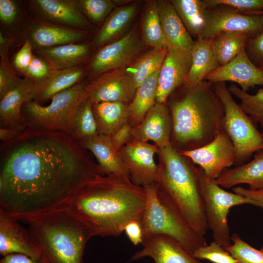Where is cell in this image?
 <instances>
[{
  "mask_svg": "<svg viewBox=\"0 0 263 263\" xmlns=\"http://www.w3.org/2000/svg\"><path fill=\"white\" fill-rule=\"evenodd\" d=\"M83 11L95 22H100L116 7L115 0H82L78 2Z\"/></svg>",
  "mask_w": 263,
  "mask_h": 263,
  "instance_id": "40",
  "label": "cell"
},
{
  "mask_svg": "<svg viewBox=\"0 0 263 263\" xmlns=\"http://www.w3.org/2000/svg\"><path fill=\"white\" fill-rule=\"evenodd\" d=\"M205 80L212 84L233 82L247 92L256 86H263V70L251 61L244 50L231 61L208 74Z\"/></svg>",
  "mask_w": 263,
  "mask_h": 263,
  "instance_id": "16",
  "label": "cell"
},
{
  "mask_svg": "<svg viewBox=\"0 0 263 263\" xmlns=\"http://www.w3.org/2000/svg\"><path fill=\"white\" fill-rule=\"evenodd\" d=\"M41 263H82L86 244L93 237L88 228L65 207L26 222Z\"/></svg>",
  "mask_w": 263,
  "mask_h": 263,
  "instance_id": "5",
  "label": "cell"
},
{
  "mask_svg": "<svg viewBox=\"0 0 263 263\" xmlns=\"http://www.w3.org/2000/svg\"><path fill=\"white\" fill-rule=\"evenodd\" d=\"M136 87L125 69L102 74L86 85L88 98L92 103L122 102L130 103Z\"/></svg>",
  "mask_w": 263,
  "mask_h": 263,
  "instance_id": "14",
  "label": "cell"
},
{
  "mask_svg": "<svg viewBox=\"0 0 263 263\" xmlns=\"http://www.w3.org/2000/svg\"><path fill=\"white\" fill-rule=\"evenodd\" d=\"M0 263H41L39 261L21 254H11L3 256Z\"/></svg>",
  "mask_w": 263,
  "mask_h": 263,
  "instance_id": "50",
  "label": "cell"
},
{
  "mask_svg": "<svg viewBox=\"0 0 263 263\" xmlns=\"http://www.w3.org/2000/svg\"><path fill=\"white\" fill-rule=\"evenodd\" d=\"M124 231L134 245L142 244L144 234L140 220H133L128 223L126 225Z\"/></svg>",
  "mask_w": 263,
  "mask_h": 263,
  "instance_id": "47",
  "label": "cell"
},
{
  "mask_svg": "<svg viewBox=\"0 0 263 263\" xmlns=\"http://www.w3.org/2000/svg\"><path fill=\"white\" fill-rule=\"evenodd\" d=\"M143 248L132 256L135 260L151 258L155 263H203L195 258L174 239L164 235H155L143 240Z\"/></svg>",
  "mask_w": 263,
  "mask_h": 263,
  "instance_id": "20",
  "label": "cell"
},
{
  "mask_svg": "<svg viewBox=\"0 0 263 263\" xmlns=\"http://www.w3.org/2000/svg\"><path fill=\"white\" fill-rule=\"evenodd\" d=\"M84 73L83 68L79 66L53 70L43 82L38 84L33 100L39 103L51 99L56 94L79 83Z\"/></svg>",
  "mask_w": 263,
  "mask_h": 263,
  "instance_id": "28",
  "label": "cell"
},
{
  "mask_svg": "<svg viewBox=\"0 0 263 263\" xmlns=\"http://www.w3.org/2000/svg\"><path fill=\"white\" fill-rule=\"evenodd\" d=\"M261 133H262V135L263 137V131L261 132Z\"/></svg>",
  "mask_w": 263,
  "mask_h": 263,
  "instance_id": "53",
  "label": "cell"
},
{
  "mask_svg": "<svg viewBox=\"0 0 263 263\" xmlns=\"http://www.w3.org/2000/svg\"><path fill=\"white\" fill-rule=\"evenodd\" d=\"M92 108L99 134L110 136L129 121V103L102 102Z\"/></svg>",
  "mask_w": 263,
  "mask_h": 263,
  "instance_id": "26",
  "label": "cell"
},
{
  "mask_svg": "<svg viewBox=\"0 0 263 263\" xmlns=\"http://www.w3.org/2000/svg\"><path fill=\"white\" fill-rule=\"evenodd\" d=\"M144 188L146 204L140 220L144 240L155 235H166L177 241L192 256L197 249L207 244L205 237L194 230L157 183Z\"/></svg>",
  "mask_w": 263,
  "mask_h": 263,
  "instance_id": "6",
  "label": "cell"
},
{
  "mask_svg": "<svg viewBox=\"0 0 263 263\" xmlns=\"http://www.w3.org/2000/svg\"><path fill=\"white\" fill-rule=\"evenodd\" d=\"M143 48V43L136 29H132L123 37L98 51L90 63L91 75L96 77L109 71L126 68Z\"/></svg>",
  "mask_w": 263,
  "mask_h": 263,
  "instance_id": "10",
  "label": "cell"
},
{
  "mask_svg": "<svg viewBox=\"0 0 263 263\" xmlns=\"http://www.w3.org/2000/svg\"><path fill=\"white\" fill-rule=\"evenodd\" d=\"M158 154L159 188L172 200L194 230L205 237L208 228L198 167L171 145L158 148Z\"/></svg>",
  "mask_w": 263,
  "mask_h": 263,
  "instance_id": "4",
  "label": "cell"
},
{
  "mask_svg": "<svg viewBox=\"0 0 263 263\" xmlns=\"http://www.w3.org/2000/svg\"><path fill=\"white\" fill-rule=\"evenodd\" d=\"M78 141L84 149L94 155L103 174H115L130 178L119 151L113 145L109 136L98 133Z\"/></svg>",
  "mask_w": 263,
  "mask_h": 263,
  "instance_id": "22",
  "label": "cell"
},
{
  "mask_svg": "<svg viewBox=\"0 0 263 263\" xmlns=\"http://www.w3.org/2000/svg\"><path fill=\"white\" fill-rule=\"evenodd\" d=\"M180 152L201 168L208 177L214 179L235 162L234 146L223 130L206 145Z\"/></svg>",
  "mask_w": 263,
  "mask_h": 263,
  "instance_id": "12",
  "label": "cell"
},
{
  "mask_svg": "<svg viewBox=\"0 0 263 263\" xmlns=\"http://www.w3.org/2000/svg\"><path fill=\"white\" fill-rule=\"evenodd\" d=\"M17 8L15 2L11 0H0V19L4 23L11 24L15 20Z\"/></svg>",
  "mask_w": 263,
  "mask_h": 263,
  "instance_id": "48",
  "label": "cell"
},
{
  "mask_svg": "<svg viewBox=\"0 0 263 263\" xmlns=\"http://www.w3.org/2000/svg\"><path fill=\"white\" fill-rule=\"evenodd\" d=\"M208 9L206 25L199 36L203 38L212 39L227 32L242 33L249 38L263 28V15H246L225 6Z\"/></svg>",
  "mask_w": 263,
  "mask_h": 263,
  "instance_id": "11",
  "label": "cell"
},
{
  "mask_svg": "<svg viewBox=\"0 0 263 263\" xmlns=\"http://www.w3.org/2000/svg\"><path fill=\"white\" fill-rule=\"evenodd\" d=\"M191 63L190 51L168 49L159 73L156 102L165 104L169 95L185 84Z\"/></svg>",
  "mask_w": 263,
  "mask_h": 263,
  "instance_id": "15",
  "label": "cell"
},
{
  "mask_svg": "<svg viewBox=\"0 0 263 263\" xmlns=\"http://www.w3.org/2000/svg\"><path fill=\"white\" fill-rule=\"evenodd\" d=\"M260 68L263 70V65L261 67H260Z\"/></svg>",
  "mask_w": 263,
  "mask_h": 263,
  "instance_id": "54",
  "label": "cell"
},
{
  "mask_svg": "<svg viewBox=\"0 0 263 263\" xmlns=\"http://www.w3.org/2000/svg\"><path fill=\"white\" fill-rule=\"evenodd\" d=\"M141 32L144 41L152 48L166 47L156 0L147 2L142 20Z\"/></svg>",
  "mask_w": 263,
  "mask_h": 263,
  "instance_id": "35",
  "label": "cell"
},
{
  "mask_svg": "<svg viewBox=\"0 0 263 263\" xmlns=\"http://www.w3.org/2000/svg\"><path fill=\"white\" fill-rule=\"evenodd\" d=\"M85 150L66 133L29 128L1 142L0 208L26 222L65 207L83 185L102 174Z\"/></svg>",
  "mask_w": 263,
  "mask_h": 263,
  "instance_id": "1",
  "label": "cell"
},
{
  "mask_svg": "<svg viewBox=\"0 0 263 263\" xmlns=\"http://www.w3.org/2000/svg\"><path fill=\"white\" fill-rule=\"evenodd\" d=\"M168 49L191 51L194 42L169 0H156Z\"/></svg>",
  "mask_w": 263,
  "mask_h": 263,
  "instance_id": "21",
  "label": "cell"
},
{
  "mask_svg": "<svg viewBox=\"0 0 263 263\" xmlns=\"http://www.w3.org/2000/svg\"><path fill=\"white\" fill-rule=\"evenodd\" d=\"M178 15L191 37L196 39L206 25L208 9L201 0H171Z\"/></svg>",
  "mask_w": 263,
  "mask_h": 263,
  "instance_id": "31",
  "label": "cell"
},
{
  "mask_svg": "<svg viewBox=\"0 0 263 263\" xmlns=\"http://www.w3.org/2000/svg\"><path fill=\"white\" fill-rule=\"evenodd\" d=\"M0 208V254H21L39 261V254L28 229Z\"/></svg>",
  "mask_w": 263,
  "mask_h": 263,
  "instance_id": "19",
  "label": "cell"
},
{
  "mask_svg": "<svg viewBox=\"0 0 263 263\" xmlns=\"http://www.w3.org/2000/svg\"><path fill=\"white\" fill-rule=\"evenodd\" d=\"M32 49L30 42L26 40L14 57V66L23 74L29 66L34 57V55L32 53Z\"/></svg>",
  "mask_w": 263,
  "mask_h": 263,
  "instance_id": "45",
  "label": "cell"
},
{
  "mask_svg": "<svg viewBox=\"0 0 263 263\" xmlns=\"http://www.w3.org/2000/svg\"><path fill=\"white\" fill-rule=\"evenodd\" d=\"M41 56L54 70L78 66L88 57L90 47L85 43H71L43 48Z\"/></svg>",
  "mask_w": 263,
  "mask_h": 263,
  "instance_id": "30",
  "label": "cell"
},
{
  "mask_svg": "<svg viewBox=\"0 0 263 263\" xmlns=\"http://www.w3.org/2000/svg\"><path fill=\"white\" fill-rule=\"evenodd\" d=\"M215 181L225 188L245 184L251 189H263V149L256 152L251 161L225 169Z\"/></svg>",
  "mask_w": 263,
  "mask_h": 263,
  "instance_id": "23",
  "label": "cell"
},
{
  "mask_svg": "<svg viewBox=\"0 0 263 263\" xmlns=\"http://www.w3.org/2000/svg\"><path fill=\"white\" fill-rule=\"evenodd\" d=\"M146 204L145 188L130 178L98 174L81 187L65 208L92 236H118L128 223L140 220Z\"/></svg>",
  "mask_w": 263,
  "mask_h": 263,
  "instance_id": "2",
  "label": "cell"
},
{
  "mask_svg": "<svg viewBox=\"0 0 263 263\" xmlns=\"http://www.w3.org/2000/svg\"><path fill=\"white\" fill-rule=\"evenodd\" d=\"M168 50L166 47L152 48L125 68L132 79L136 88L160 69Z\"/></svg>",
  "mask_w": 263,
  "mask_h": 263,
  "instance_id": "33",
  "label": "cell"
},
{
  "mask_svg": "<svg viewBox=\"0 0 263 263\" xmlns=\"http://www.w3.org/2000/svg\"><path fill=\"white\" fill-rule=\"evenodd\" d=\"M160 69L146 79L137 87L135 94L129 103L131 124L137 126L156 103Z\"/></svg>",
  "mask_w": 263,
  "mask_h": 263,
  "instance_id": "32",
  "label": "cell"
},
{
  "mask_svg": "<svg viewBox=\"0 0 263 263\" xmlns=\"http://www.w3.org/2000/svg\"><path fill=\"white\" fill-rule=\"evenodd\" d=\"M0 99L17 86L22 80L10 67L7 58V53L0 54Z\"/></svg>",
  "mask_w": 263,
  "mask_h": 263,
  "instance_id": "42",
  "label": "cell"
},
{
  "mask_svg": "<svg viewBox=\"0 0 263 263\" xmlns=\"http://www.w3.org/2000/svg\"><path fill=\"white\" fill-rule=\"evenodd\" d=\"M193 256L198 260H207L213 263H235L238 261L215 241L197 249Z\"/></svg>",
  "mask_w": 263,
  "mask_h": 263,
  "instance_id": "39",
  "label": "cell"
},
{
  "mask_svg": "<svg viewBox=\"0 0 263 263\" xmlns=\"http://www.w3.org/2000/svg\"><path fill=\"white\" fill-rule=\"evenodd\" d=\"M249 37L239 32H223L212 39L220 66L227 64L245 50Z\"/></svg>",
  "mask_w": 263,
  "mask_h": 263,
  "instance_id": "34",
  "label": "cell"
},
{
  "mask_svg": "<svg viewBox=\"0 0 263 263\" xmlns=\"http://www.w3.org/2000/svg\"><path fill=\"white\" fill-rule=\"evenodd\" d=\"M73 137L78 141L98 133L92 108V103L87 98L77 108L73 119Z\"/></svg>",
  "mask_w": 263,
  "mask_h": 263,
  "instance_id": "36",
  "label": "cell"
},
{
  "mask_svg": "<svg viewBox=\"0 0 263 263\" xmlns=\"http://www.w3.org/2000/svg\"><path fill=\"white\" fill-rule=\"evenodd\" d=\"M233 192L250 199L253 205L263 209V189L253 190L237 186L232 188Z\"/></svg>",
  "mask_w": 263,
  "mask_h": 263,
  "instance_id": "49",
  "label": "cell"
},
{
  "mask_svg": "<svg viewBox=\"0 0 263 263\" xmlns=\"http://www.w3.org/2000/svg\"><path fill=\"white\" fill-rule=\"evenodd\" d=\"M183 86V93L170 105L171 145L179 151L197 149L213 140L223 130L224 115L213 84L204 80L194 87Z\"/></svg>",
  "mask_w": 263,
  "mask_h": 263,
  "instance_id": "3",
  "label": "cell"
},
{
  "mask_svg": "<svg viewBox=\"0 0 263 263\" xmlns=\"http://www.w3.org/2000/svg\"><path fill=\"white\" fill-rule=\"evenodd\" d=\"M190 52V68L184 84L189 88L197 85L220 66L212 39L198 37Z\"/></svg>",
  "mask_w": 263,
  "mask_h": 263,
  "instance_id": "24",
  "label": "cell"
},
{
  "mask_svg": "<svg viewBox=\"0 0 263 263\" xmlns=\"http://www.w3.org/2000/svg\"><path fill=\"white\" fill-rule=\"evenodd\" d=\"M132 129L131 124L127 123L109 136L113 145L117 150L119 151L131 141Z\"/></svg>",
  "mask_w": 263,
  "mask_h": 263,
  "instance_id": "46",
  "label": "cell"
},
{
  "mask_svg": "<svg viewBox=\"0 0 263 263\" xmlns=\"http://www.w3.org/2000/svg\"><path fill=\"white\" fill-rule=\"evenodd\" d=\"M131 181L145 187L156 183L158 166L154 161L156 145L132 139L119 150Z\"/></svg>",
  "mask_w": 263,
  "mask_h": 263,
  "instance_id": "13",
  "label": "cell"
},
{
  "mask_svg": "<svg viewBox=\"0 0 263 263\" xmlns=\"http://www.w3.org/2000/svg\"><path fill=\"white\" fill-rule=\"evenodd\" d=\"M172 123L169 110L156 102L149 110L142 121L132 129V139L151 141L158 148L171 145Z\"/></svg>",
  "mask_w": 263,
  "mask_h": 263,
  "instance_id": "18",
  "label": "cell"
},
{
  "mask_svg": "<svg viewBox=\"0 0 263 263\" xmlns=\"http://www.w3.org/2000/svg\"><path fill=\"white\" fill-rule=\"evenodd\" d=\"M250 15H263V11H257V12H252L249 13Z\"/></svg>",
  "mask_w": 263,
  "mask_h": 263,
  "instance_id": "52",
  "label": "cell"
},
{
  "mask_svg": "<svg viewBox=\"0 0 263 263\" xmlns=\"http://www.w3.org/2000/svg\"><path fill=\"white\" fill-rule=\"evenodd\" d=\"M207 8L218 6L230 8L242 13L263 11V0H203Z\"/></svg>",
  "mask_w": 263,
  "mask_h": 263,
  "instance_id": "41",
  "label": "cell"
},
{
  "mask_svg": "<svg viewBox=\"0 0 263 263\" xmlns=\"http://www.w3.org/2000/svg\"><path fill=\"white\" fill-rule=\"evenodd\" d=\"M86 85L79 82L56 94L48 105L43 106L34 100L25 103L22 113L28 129L59 131L73 136L75 113L88 98Z\"/></svg>",
  "mask_w": 263,
  "mask_h": 263,
  "instance_id": "7",
  "label": "cell"
},
{
  "mask_svg": "<svg viewBox=\"0 0 263 263\" xmlns=\"http://www.w3.org/2000/svg\"><path fill=\"white\" fill-rule=\"evenodd\" d=\"M38 84L27 78L0 98V127H8L23 132L28 125L22 113L25 103L34 100Z\"/></svg>",
  "mask_w": 263,
  "mask_h": 263,
  "instance_id": "17",
  "label": "cell"
},
{
  "mask_svg": "<svg viewBox=\"0 0 263 263\" xmlns=\"http://www.w3.org/2000/svg\"><path fill=\"white\" fill-rule=\"evenodd\" d=\"M228 88L232 95L240 100L239 105L244 112L263 128V87L254 94L242 90L233 83Z\"/></svg>",
  "mask_w": 263,
  "mask_h": 263,
  "instance_id": "37",
  "label": "cell"
},
{
  "mask_svg": "<svg viewBox=\"0 0 263 263\" xmlns=\"http://www.w3.org/2000/svg\"><path fill=\"white\" fill-rule=\"evenodd\" d=\"M199 184L208 228L214 241L226 247L231 244L227 216L231 207L244 204L253 205L245 197L224 189L215 179L208 177L198 167Z\"/></svg>",
  "mask_w": 263,
  "mask_h": 263,
  "instance_id": "9",
  "label": "cell"
},
{
  "mask_svg": "<svg viewBox=\"0 0 263 263\" xmlns=\"http://www.w3.org/2000/svg\"><path fill=\"white\" fill-rule=\"evenodd\" d=\"M239 263V262H236V263Z\"/></svg>",
  "mask_w": 263,
  "mask_h": 263,
  "instance_id": "55",
  "label": "cell"
},
{
  "mask_svg": "<svg viewBox=\"0 0 263 263\" xmlns=\"http://www.w3.org/2000/svg\"><path fill=\"white\" fill-rule=\"evenodd\" d=\"M35 3L40 11L52 19L83 30L92 29V25L74 1L37 0Z\"/></svg>",
  "mask_w": 263,
  "mask_h": 263,
  "instance_id": "25",
  "label": "cell"
},
{
  "mask_svg": "<svg viewBox=\"0 0 263 263\" xmlns=\"http://www.w3.org/2000/svg\"><path fill=\"white\" fill-rule=\"evenodd\" d=\"M54 70L43 58L34 56L29 66L24 72L26 78L39 84L43 82Z\"/></svg>",
  "mask_w": 263,
  "mask_h": 263,
  "instance_id": "43",
  "label": "cell"
},
{
  "mask_svg": "<svg viewBox=\"0 0 263 263\" xmlns=\"http://www.w3.org/2000/svg\"><path fill=\"white\" fill-rule=\"evenodd\" d=\"M245 50L255 65L260 68L263 65V28L256 35L248 38Z\"/></svg>",
  "mask_w": 263,
  "mask_h": 263,
  "instance_id": "44",
  "label": "cell"
},
{
  "mask_svg": "<svg viewBox=\"0 0 263 263\" xmlns=\"http://www.w3.org/2000/svg\"><path fill=\"white\" fill-rule=\"evenodd\" d=\"M138 4L129 3L116 7L108 16L94 39L99 46L115 39L131 24L138 10Z\"/></svg>",
  "mask_w": 263,
  "mask_h": 263,
  "instance_id": "27",
  "label": "cell"
},
{
  "mask_svg": "<svg viewBox=\"0 0 263 263\" xmlns=\"http://www.w3.org/2000/svg\"><path fill=\"white\" fill-rule=\"evenodd\" d=\"M21 132L10 128L0 127V139L2 142H8L15 138Z\"/></svg>",
  "mask_w": 263,
  "mask_h": 263,
  "instance_id": "51",
  "label": "cell"
},
{
  "mask_svg": "<svg viewBox=\"0 0 263 263\" xmlns=\"http://www.w3.org/2000/svg\"><path fill=\"white\" fill-rule=\"evenodd\" d=\"M231 245L225 249L240 263H263V245L256 249L244 241L237 233L231 236Z\"/></svg>",
  "mask_w": 263,
  "mask_h": 263,
  "instance_id": "38",
  "label": "cell"
},
{
  "mask_svg": "<svg viewBox=\"0 0 263 263\" xmlns=\"http://www.w3.org/2000/svg\"><path fill=\"white\" fill-rule=\"evenodd\" d=\"M85 37L84 30L46 23L38 25L31 33L34 43L44 48L75 43Z\"/></svg>",
  "mask_w": 263,
  "mask_h": 263,
  "instance_id": "29",
  "label": "cell"
},
{
  "mask_svg": "<svg viewBox=\"0 0 263 263\" xmlns=\"http://www.w3.org/2000/svg\"><path fill=\"white\" fill-rule=\"evenodd\" d=\"M214 89L224 109L223 130L231 141L235 151V166L246 163L263 149V137L253 121L233 99L225 82L213 84Z\"/></svg>",
  "mask_w": 263,
  "mask_h": 263,
  "instance_id": "8",
  "label": "cell"
}]
</instances>
